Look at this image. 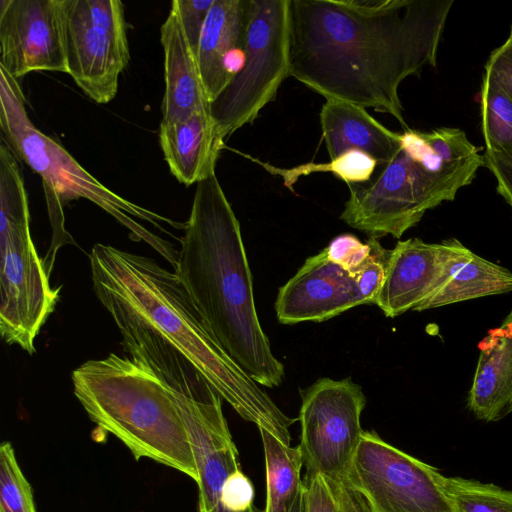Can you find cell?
Returning a JSON list of instances; mask_svg holds the SVG:
<instances>
[{"label":"cell","mask_w":512,"mask_h":512,"mask_svg":"<svg viewBox=\"0 0 512 512\" xmlns=\"http://www.w3.org/2000/svg\"><path fill=\"white\" fill-rule=\"evenodd\" d=\"M453 0H289V76L408 128L401 83L436 67Z\"/></svg>","instance_id":"6da1fadb"},{"label":"cell","mask_w":512,"mask_h":512,"mask_svg":"<svg viewBox=\"0 0 512 512\" xmlns=\"http://www.w3.org/2000/svg\"><path fill=\"white\" fill-rule=\"evenodd\" d=\"M89 260L94 293L127 356L184 395L210 385L243 419L290 444L295 420L219 346L175 272L101 243L92 247Z\"/></svg>","instance_id":"7a4b0ae2"},{"label":"cell","mask_w":512,"mask_h":512,"mask_svg":"<svg viewBox=\"0 0 512 512\" xmlns=\"http://www.w3.org/2000/svg\"><path fill=\"white\" fill-rule=\"evenodd\" d=\"M174 268L210 334L256 383L273 388L284 379L253 295L239 221L215 174L196 184Z\"/></svg>","instance_id":"3957f363"},{"label":"cell","mask_w":512,"mask_h":512,"mask_svg":"<svg viewBox=\"0 0 512 512\" xmlns=\"http://www.w3.org/2000/svg\"><path fill=\"white\" fill-rule=\"evenodd\" d=\"M484 166L480 148L460 128H407L390 162L378 164L368 181L347 185L340 218L370 237L400 238L428 210L453 201Z\"/></svg>","instance_id":"277c9868"},{"label":"cell","mask_w":512,"mask_h":512,"mask_svg":"<svg viewBox=\"0 0 512 512\" xmlns=\"http://www.w3.org/2000/svg\"><path fill=\"white\" fill-rule=\"evenodd\" d=\"M74 395L88 417L119 439L136 460L148 458L198 481L189 432L173 389L129 356L110 353L72 372Z\"/></svg>","instance_id":"5b68a950"},{"label":"cell","mask_w":512,"mask_h":512,"mask_svg":"<svg viewBox=\"0 0 512 512\" xmlns=\"http://www.w3.org/2000/svg\"><path fill=\"white\" fill-rule=\"evenodd\" d=\"M0 124L5 140L24 162L42 179L52 226L50 248L44 258L48 275L53 269L57 251L75 243L65 229L63 206L72 200L85 198L111 214L130 231L136 241H144L170 265H177L178 251L167 240L155 235L136 220L147 221L164 233L172 235L164 224L185 229L177 222L143 208L116 194L98 181L54 138L34 126L26 108L24 94L17 79L0 68Z\"/></svg>","instance_id":"8992f818"},{"label":"cell","mask_w":512,"mask_h":512,"mask_svg":"<svg viewBox=\"0 0 512 512\" xmlns=\"http://www.w3.org/2000/svg\"><path fill=\"white\" fill-rule=\"evenodd\" d=\"M59 289L32 240L28 197L19 163L0 138V333L9 345L35 353V339L55 310Z\"/></svg>","instance_id":"52a82bcc"},{"label":"cell","mask_w":512,"mask_h":512,"mask_svg":"<svg viewBox=\"0 0 512 512\" xmlns=\"http://www.w3.org/2000/svg\"><path fill=\"white\" fill-rule=\"evenodd\" d=\"M289 0H251L240 71L210 103V114L225 140L276 98L289 77Z\"/></svg>","instance_id":"ba28073f"},{"label":"cell","mask_w":512,"mask_h":512,"mask_svg":"<svg viewBox=\"0 0 512 512\" xmlns=\"http://www.w3.org/2000/svg\"><path fill=\"white\" fill-rule=\"evenodd\" d=\"M67 74L99 104L117 94L130 61L124 5L119 0H61Z\"/></svg>","instance_id":"9c48e42d"},{"label":"cell","mask_w":512,"mask_h":512,"mask_svg":"<svg viewBox=\"0 0 512 512\" xmlns=\"http://www.w3.org/2000/svg\"><path fill=\"white\" fill-rule=\"evenodd\" d=\"M371 254L355 272L330 260L326 250L306 259L280 289L275 302L282 324L321 322L362 304H375L390 250L370 237Z\"/></svg>","instance_id":"30bf717a"},{"label":"cell","mask_w":512,"mask_h":512,"mask_svg":"<svg viewBox=\"0 0 512 512\" xmlns=\"http://www.w3.org/2000/svg\"><path fill=\"white\" fill-rule=\"evenodd\" d=\"M348 480L373 512H454L439 470L364 431Z\"/></svg>","instance_id":"8fae6325"},{"label":"cell","mask_w":512,"mask_h":512,"mask_svg":"<svg viewBox=\"0 0 512 512\" xmlns=\"http://www.w3.org/2000/svg\"><path fill=\"white\" fill-rule=\"evenodd\" d=\"M299 449L305 476L347 478L364 432L360 416L366 397L351 378H321L300 391Z\"/></svg>","instance_id":"7c38bea8"},{"label":"cell","mask_w":512,"mask_h":512,"mask_svg":"<svg viewBox=\"0 0 512 512\" xmlns=\"http://www.w3.org/2000/svg\"><path fill=\"white\" fill-rule=\"evenodd\" d=\"M0 68L67 73L61 0H0Z\"/></svg>","instance_id":"4fadbf2b"},{"label":"cell","mask_w":512,"mask_h":512,"mask_svg":"<svg viewBox=\"0 0 512 512\" xmlns=\"http://www.w3.org/2000/svg\"><path fill=\"white\" fill-rule=\"evenodd\" d=\"M447 257V240L441 243H427L419 238L399 241L390 250L375 304L390 318L414 310L441 287Z\"/></svg>","instance_id":"5bb4252c"},{"label":"cell","mask_w":512,"mask_h":512,"mask_svg":"<svg viewBox=\"0 0 512 512\" xmlns=\"http://www.w3.org/2000/svg\"><path fill=\"white\" fill-rule=\"evenodd\" d=\"M251 0H214L197 50V63L211 103L240 71L250 21Z\"/></svg>","instance_id":"9a60e30c"},{"label":"cell","mask_w":512,"mask_h":512,"mask_svg":"<svg viewBox=\"0 0 512 512\" xmlns=\"http://www.w3.org/2000/svg\"><path fill=\"white\" fill-rule=\"evenodd\" d=\"M160 35L165 77L161 122L183 120L196 112L210 111V102L202 83L196 55L172 3L160 28Z\"/></svg>","instance_id":"2e32d148"},{"label":"cell","mask_w":512,"mask_h":512,"mask_svg":"<svg viewBox=\"0 0 512 512\" xmlns=\"http://www.w3.org/2000/svg\"><path fill=\"white\" fill-rule=\"evenodd\" d=\"M478 348L467 407L478 420L497 422L512 413V311Z\"/></svg>","instance_id":"e0dca14e"},{"label":"cell","mask_w":512,"mask_h":512,"mask_svg":"<svg viewBox=\"0 0 512 512\" xmlns=\"http://www.w3.org/2000/svg\"><path fill=\"white\" fill-rule=\"evenodd\" d=\"M159 143L171 173L188 187L215 174L224 139L210 111H200L183 120L161 122Z\"/></svg>","instance_id":"ac0fdd59"},{"label":"cell","mask_w":512,"mask_h":512,"mask_svg":"<svg viewBox=\"0 0 512 512\" xmlns=\"http://www.w3.org/2000/svg\"><path fill=\"white\" fill-rule=\"evenodd\" d=\"M320 123L330 160L359 151L385 164L401 148V133L389 130L358 105L328 99L322 106Z\"/></svg>","instance_id":"d6986e66"},{"label":"cell","mask_w":512,"mask_h":512,"mask_svg":"<svg viewBox=\"0 0 512 512\" xmlns=\"http://www.w3.org/2000/svg\"><path fill=\"white\" fill-rule=\"evenodd\" d=\"M448 241V257L441 287L414 311H424L512 291V272L486 260L458 239Z\"/></svg>","instance_id":"ffe728a7"},{"label":"cell","mask_w":512,"mask_h":512,"mask_svg":"<svg viewBox=\"0 0 512 512\" xmlns=\"http://www.w3.org/2000/svg\"><path fill=\"white\" fill-rule=\"evenodd\" d=\"M262 438L267 481L265 512H290L303 489V466L299 446L291 447L267 429L259 428Z\"/></svg>","instance_id":"44dd1931"},{"label":"cell","mask_w":512,"mask_h":512,"mask_svg":"<svg viewBox=\"0 0 512 512\" xmlns=\"http://www.w3.org/2000/svg\"><path fill=\"white\" fill-rule=\"evenodd\" d=\"M480 109L485 152L512 165V99L485 74Z\"/></svg>","instance_id":"7402d4cb"},{"label":"cell","mask_w":512,"mask_h":512,"mask_svg":"<svg viewBox=\"0 0 512 512\" xmlns=\"http://www.w3.org/2000/svg\"><path fill=\"white\" fill-rule=\"evenodd\" d=\"M302 493L304 512H373L348 478L304 476Z\"/></svg>","instance_id":"603a6c76"},{"label":"cell","mask_w":512,"mask_h":512,"mask_svg":"<svg viewBox=\"0 0 512 512\" xmlns=\"http://www.w3.org/2000/svg\"><path fill=\"white\" fill-rule=\"evenodd\" d=\"M443 485L454 512H512V490L458 476Z\"/></svg>","instance_id":"cb8c5ba5"},{"label":"cell","mask_w":512,"mask_h":512,"mask_svg":"<svg viewBox=\"0 0 512 512\" xmlns=\"http://www.w3.org/2000/svg\"><path fill=\"white\" fill-rule=\"evenodd\" d=\"M271 174L283 178L284 185L292 189V185L300 176L314 172H332L341 178L347 185L368 181L375 171L378 163L369 155L359 151H350L329 163H307L291 169H283L270 164L257 161Z\"/></svg>","instance_id":"d4e9b609"},{"label":"cell","mask_w":512,"mask_h":512,"mask_svg":"<svg viewBox=\"0 0 512 512\" xmlns=\"http://www.w3.org/2000/svg\"><path fill=\"white\" fill-rule=\"evenodd\" d=\"M0 512H37L32 487L9 441L0 445Z\"/></svg>","instance_id":"484cf974"},{"label":"cell","mask_w":512,"mask_h":512,"mask_svg":"<svg viewBox=\"0 0 512 512\" xmlns=\"http://www.w3.org/2000/svg\"><path fill=\"white\" fill-rule=\"evenodd\" d=\"M324 249L330 260L352 272L358 270L371 254L370 241L363 243L352 234L335 237Z\"/></svg>","instance_id":"4316f807"},{"label":"cell","mask_w":512,"mask_h":512,"mask_svg":"<svg viewBox=\"0 0 512 512\" xmlns=\"http://www.w3.org/2000/svg\"><path fill=\"white\" fill-rule=\"evenodd\" d=\"M171 3L178 11L187 40L197 55L200 36L214 0H173Z\"/></svg>","instance_id":"83f0119b"},{"label":"cell","mask_w":512,"mask_h":512,"mask_svg":"<svg viewBox=\"0 0 512 512\" xmlns=\"http://www.w3.org/2000/svg\"><path fill=\"white\" fill-rule=\"evenodd\" d=\"M484 74L512 99V36L490 53Z\"/></svg>","instance_id":"f1b7e54d"},{"label":"cell","mask_w":512,"mask_h":512,"mask_svg":"<svg viewBox=\"0 0 512 512\" xmlns=\"http://www.w3.org/2000/svg\"><path fill=\"white\" fill-rule=\"evenodd\" d=\"M485 167L496 180V190L512 209V165L496 155L484 153Z\"/></svg>","instance_id":"f546056e"},{"label":"cell","mask_w":512,"mask_h":512,"mask_svg":"<svg viewBox=\"0 0 512 512\" xmlns=\"http://www.w3.org/2000/svg\"><path fill=\"white\" fill-rule=\"evenodd\" d=\"M290 512H304V508H303V493H302V491L298 495V497L296 498V500H295V502H294Z\"/></svg>","instance_id":"4dcf8cb0"},{"label":"cell","mask_w":512,"mask_h":512,"mask_svg":"<svg viewBox=\"0 0 512 512\" xmlns=\"http://www.w3.org/2000/svg\"><path fill=\"white\" fill-rule=\"evenodd\" d=\"M510 36H512V22H511V26H510V33H509Z\"/></svg>","instance_id":"1f68e13d"}]
</instances>
